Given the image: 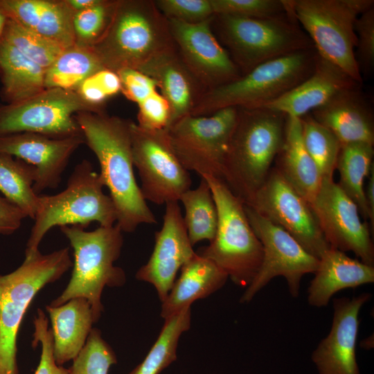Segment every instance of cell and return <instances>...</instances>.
I'll list each match as a JSON object with an SVG mask.
<instances>
[{"instance_id":"6da1fadb","label":"cell","mask_w":374,"mask_h":374,"mask_svg":"<svg viewBox=\"0 0 374 374\" xmlns=\"http://www.w3.org/2000/svg\"><path fill=\"white\" fill-rule=\"evenodd\" d=\"M75 118L100 163L99 174L115 206L116 224L123 232L132 233L140 224L157 223L134 176L132 121L103 112H82Z\"/></svg>"},{"instance_id":"7a4b0ae2","label":"cell","mask_w":374,"mask_h":374,"mask_svg":"<svg viewBox=\"0 0 374 374\" xmlns=\"http://www.w3.org/2000/svg\"><path fill=\"white\" fill-rule=\"evenodd\" d=\"M237 109L222 180L248 204L265 183L281 148L286 116L263 107Z\"/></svg>"},{"instance_id":"3957f363","label":"cell","mask_w":374,"mask_h":374,"mask_svg":"<svg viewBox=\"0 0 374 374\" xmlns=\"http://www.w3.org/2000/svg\"><path fill=\"white\" fill-rule=\"evenodd\" d=\"M60 229L73 249L74 264L67 286L49 305L57 307L71 299L84 298L91 305L96 323L104 309L101 302L104 288L119 287L126 283L124 270L114 265L121 253L123 231L116 224L99 226L91 231L80 225Z\"/></svg>"},{"instance_id":"277c9868","label":"cell","mask_w":374,"mask_h":374,"mask_svg":"<svg viewBox=\"0 0 374 374\" xmlns=\"http://www.w3.org/2000/svg\"><path fill=\"white\" fill-rule=\"evenodd\" d=\"M175 46L168 20L154 1H117L110 22L93 46L105 69H137L157 53Z\"/></svg>"},{"instance_id":"5b68a950","label":"cell","mask_w":374,"mask_h":374,"mask_svg":"<svg viewBox=\"0 0 374 374\" xmlns=\"http://www.w3.org/2000/svg\"><path fill=\"white\" fill-rule=\"evenodd\" d=\"M99 173L84 159L71 174L66 188L53 195H39V206L27 241L25 255L37 250L44 235L55 226L80 225L92 222L100 226L116 223V213Z\"/></svg>"},{"instance_id":"8992f818","label":"cell","mask_w":374,"mask_h":374,"mask_svg":"<svg viewBox=\"0 0 374 374\" xmlns=\"http://www.w3.org/2000/svg\"><path fill=\"white\" fill-rule=\"evenodd\" d=\"M212 24L241 75L267 62L314 48L287 10L268 18L215 15Z\"/></svg>"},{"instance_id":"52a82bcc","label":"cell","mask_w":374,"mask_h":374,"mask_svg":"<svg viewBox=\"0 0 374 374\" xmlns=\"http://www.w3.org/2000/svg\"><path fill=\"white\" fill-rule=\"evenodd\" d=\"M315 48L263 63L224 84L203 92L190 115L208 116L226 107H260L308 78L315 68Z\"/></svg>"},{"instance_id":"ba28073f","label":"cell","mask_w":374,"mask_h":374,"mask_svg":"<svg viewBox=\"0 0 374 374\" xmlns=\"http://www.w3.org/2000/svg\"><path fill=\"white\" fill-rule=\"evenodd\" d=\"M72 265L69 248L48 254L37 250L25 255L14 271L0 275V374H19L17 337L23 317L37 292Z\"/></svg>"},{"instance_id":"9c48e42d","label":"cell","mask_w":374,"mask_h":374,"mask_svg":"<svg viewBox=\"0 0 374 374\" xmlns=\"http://www.w3.org/2000/svg\"><path fill=\"white\" fill-rule=\"evenodd\" d=\"M217 211L216 233L197 254L211 260L237 285L247 287L256 276L262 246L246 214L244 204L220 179L205 176Z\"/></svg>"},{"instance_id":"30bf717a","label":"cell","mask_w":374,"mask_h":374,"mask_svg":"<svg viewBox=\"0 0 374 374\" xmlns=\"http://www.w3.org/2000/svg\"><path fill=\"white\" fill-rule=\"evenodd\" d=\"M287 10L310 38L317 53L362 84L355 54V24L373 0H285Z\"/></svg>"},{"instance_id":"8fae6325","label":"cell","mask_w":374,"mask_h":374,"mask_svg":"<svg viewBox=\"0 0 374 374\" xmlns=\"http://www.w3.org/2000/svg\"><path fill=\"white\" fill-rule=\"evenodd\" d=\"M237 114V108L226 107L208 116L188 115L166 129L175 155L188 172L222 179Z\"/></svg>"},{"instance_id":"7c38bea8","label":"cell","mask_w":374,"mask_h":374,"mask_svg":"<svg viewBox=\"0 0 374 374\" xmlns=\"http://www.w3.org/2000/svg\"><path fill=\"white\" fill-rule=\"evenodd\" d=\"M82 112H101L75 91L45 89L24 100L0 108V136L31 132L63 139L82 135L75 118Z\"/></svg>"},{"instance_id":"4fadbf2b","label":"cell","mask_w":374,"mask_h":374,"mask_svg":"<svg viewBox=\"0 0 374 374\" xmlns=\"http://www.w3.org/2000/svg\"><path fill=\"white\" fill-rule=\"evenodd\" d=\"M248 220L260 241L263 256L260 269L240 297V302H250L273 278H285L290 294L297 298L303 276L314 274L319 259L308 253L290 234L244 204Z\"/></svg>"},{"instance_id":"5bb4252c","label":"cell","mask_w":374,"mask_h":374,"mask_svg":"<svg viewBox=\"0 0 374 374\" xmlns=\"http://www.w3.org/2000/svg\"><path fill=\"white\" fill-rule=\"evenodd\" d=\"M130 132L134 166L144 199L158 205L179 202L192 181L175 155L166 129L147 130L132 121Z\"/></svg>"},{"instance_id":"9a60e30c","label":"cell","mask_w":374,"mask_h":374,"mask_svg":"<svg viewBox=\"0 0 374 374\" xmlns=\"http://www.w3.org/2000/svg\"><path fill=\"white\" fill-rule=\"evenodd\" d=\"M245 204L283 228L318 259L330 248L310 203L275 168L271 169L251 202Z\"/></svg>"},{"instance_id":"2e32d148","label":"cell","mask_w":374,"mask_h":374,"mask_svg":"<svg viewBox=\"0 0 374 374\" xmlns=\"http://www.w3.org/2000/svg\"><path fill=\"white\" fill-rule=\"evenodd\" d=\"M310 206L331 248L352 251L364 263L374 266L370 230L361 220L357 204L333 179H323Z\"/></svg>"},{"instance_id":"e0dca14e","label":"cell","mask_w":374,"mask_h":374,"mask_svg":"<svg viewBox=\"0 0 374 374\" xmlns=\"http://www.w3.org/2000/svg\"><path fill=\"white\" fill-rule=\"evenodd\" d=\"M213 17L197 24L167 19L179 54L205 91L241 75L225 48L215 36L212 28Z\"/></svg>"},{"instance_id":"ac0fdd59","label":"cell","mask_w":374,"mask_h":374,"mask_svg":"<svg viewBox=\"0 0 374 374\" xmlns=\"http://www.w3.org/2000/svg\"><path fill=\"white\" fill-rule=\"evenodd\" d=\"M193 247L178 202L166 203L162 227L154 234L153 251L136 278L152 284L163 301L178 271L195 255Z\"/></svg>"},{"instance_id":"d6986e66","label":"cell","mask_w":374,"mask_h":374,"mask_svg":"<svg viewBox=\"0 0 374 374\" xmlns=\"http://www.w3.org/2000/svg\"><path fill=\"white\" fill-rule=\"evenodd\" d=\"M371 299V293L363 292L333 299L330 330L311 356L319 374H360L356 357L359 316Z\"/></svg>"},{"instance_id":"ffe728a7","label":"cell","mask_w":374,"mask_h":374,"mask_svg":"<svg viewBox=\"0 0 374 374\" xmlns=\"http://www.w3.org/2000/svg\"><path fill=\"white\" fill-rule=\"evenodd\" d=\"M84 142L83 135L63 139L22 132L0 136V154L11 155L35 169L33 190L39 195L57 188L70 157Z\"/></svg>"},{"instance_id":"44dd1931","label":"cell","mask_w":374,"mask_h":374,"mask_svg":"<svg viewBox=\"0 0 374 374\" xmlns=\"http://www.w3.org/2000/svg\"><path fill=\"white\" fill-rule=\"evenodd\" d=\"M137 70L154 82L168 101L170 108L169 126L190 115L205 91L183 62L175 45L154 55Z\"/></svg>"},{"instance_id":"7402d4cb","label":"cell","mask_w":374,"mask_h":374,"mask_svg":"<svg viewBox=\"0 0 374 374\" xmlns=\"http://www.w3.org/2000/svg\"><path fill=\"white\" fill-rule=\"evenodd\" d=\"M361 84L317 53L312 73L299 84L263 107L301 118L323 105L340 91Z\"/></svg>"},{"instance_id":"603a6c76","label":"cell","mask_w":374,"mask_h":374,"mask_svg":"<svg viewBox=\"0 0 374 374\" xmlns=\"http://www.w3.org/2000/svg\"><path fill=\"white\" fill-rule=\"evenodd\" d=\"M360 86L343 90L311 115L329 129L341 145L363 142L374 144V123L371 107Z\"/></svg>"},{"instance_id":"cb8c5ba5","label":"cell","mask_w":374,"mask_h":374,"mask_svg":"<svg viewBox=\"0 0 374 374\" xmlns=\"http://www.w3.org/2000/svg\"><path fill=\"white\" fill-rule=\"evenodd\" d=\"M0 10L8 18L64 49L75 44L73 28L75 12L65 1L0 0Z\"/></svg>"},{"instance_id":"d4e9b609","label":"cell","mask_w":374,"mask_h":374,"mask_svg":"<svg viewBox=\"0 0 374 374\" xmlns=\"http://www.w3.org/2000/svg\"><path fill=\"white\" fill-rule=\"evenodd\" d=\"M314 274L308 289V302L311 306L321 308L328 305L339 291L373 283L374 266L330 247L319 258Z\"/></svg>"},{"instance_id":"484cf974","label":"cell","mask_w":374,"mask_h":374,"mask_svg":"<svg viewBox=\"0 0 374 374\" xmlns=\"http://www.w3.org/2000/svg\"><path fill=\"white\" fill-rule=\"evenodd\" d=\"M275 160L274 168L310 204L323 178L304 146L300 118L286 116L283 142Z\"/></svg>"},{"instance_id":"4316f807","label":"cell","mask_w":374,"mask_h":374,"mask_svg":"<svg viewBox=\"0 0 374 374\" xmlns=\"http://www.w3.org/2000/svg\"><path fill=\"white\" fill-rule=\"evenodd\" d=\"M228 278L215 262L196 253L182 266L179 277L161 302V317L169 319L194 301L208 297L221 289Z\"/></svg>"},{"instance_id":"83f0119b","label":"cell","mask_w":374,"mask_h":374,"mask_svg":"<svg viewBox=\"0 0 374 374\" xmlns=\"http://www.w3.org/2000/svg\"><path fill=\"white\" fill-rule=\"evenodd\" d=\"M53 337V356L62 366L73 360L84 346L94 322L89 301L82 297L71 299L57 307L46 305Z\"/></svg>"},{"instance_id":"f1b7e54d","label":"cell","mask_w":374,"mask_h":374,"mask_svg":"<svg viewBox=\"0 0 374 374\" xmlns=\"http://www.w3.org/2000/svg\"><path fill=\"white\" fill-rule=\"evenodd\" d=\"M46 69L3 39L0 41L2 93L8 104L28 99L45 89Z\"/></svg>"},{"instance_id":"f546056e","label":"cell","mask_w":374,"mask_h":374,"mask_svg":"<svg viewBox=\"0 0 374 374\" xmlns=\"http://www.w3.org/2000/svg\"><path fill=\"white\" fill-rule=\"evenodd\" d=\"M373 145L355 142L341 145L337 168L340 175L338 184L357 204L364 219L371 220L366 204L364 182L373 166Z\"/></svg>"},{"instance_id":"4dcf8cb0","label":"cell","mask_w":374,"mask_h":374,"mask_svg":"<svg viewBox=\"0 0 374 374\" xmlns=\"http://www.w3.org/2000/svg\"><path fill=\"white\" fill-rule=\"evenodd\" d=\"M103 69L92 46L75 44L65 49L46 70L45 89L76 91L84 80Z\"/></svg>"},{"instance_id":"1f68e13d","label":"cell","mask_w":374,"mask_h":374,"mask_svg":"<svg viewBox=\"0 0 374 374\" xmlns=\"http://www.w3.org/2000/svg\"><path fill=\"white\" fill-rule=\"evenodd\" d=\"M35 168L9 154H0V192L34 220L39 206V195L33 190Z\"/></svg>"},{"instance_id":"d6a6232c","label":"cell","mask_w":374,"mask_h":374,"mask_svg":"<svg viewBox=\"0 0 374 374\" xmlns=\"http://www.w3.org/2000/svg\"><path fill=\"white\" fill-rule=\"evenodd\" d=\"M179 201L184 207L183 217L192 245L202 240L211 242L216 233L218 215L207 181L201 177L198 186L186 190Z\"/></svg>"},{"instance_id":"836d02e7","label":"cell","mask_w":374,"mask_h":374,"mask_svg":"<svg viewBox=\"0 0 374 374\" xmlns=\"http://www.w3.org/2000/svg\"><path fill=\"white\" fill-rule=\"evenodd\" d=\"M190 306L164 320V325L150 351L128 374H159L177 358L181 335L190 327Z\"/></svg>"},{"instance_id":"e575fe53","label":"cell","mask_w":374,"mask_h":374,"mask_svg":"<svg viewBox=\"0 0 374 374\" xmlns=\"http://www.w3.org/2000/svg\"><path fill=\"white\" fill-rule=\"evenodd\" d=\"M304 146L323 179H333L341 144L337 136L310 113L300 118Z\"/></svg>"},{"instance_id":"d590c367","label":"cell","mask_w":374,"mask_h":374,"mask_svg":"<svg viewBox=\"0 0 374 374\" xmlns=\"http://www.w3.org/2000/svg\"><path fill=\"white\" fill-rule=\"evenodd\" d=\"M1 38L46 70L65 50L55 42L8 17Z\"/></svg>"},{"instance_id":"8d00e7d4","label":"cell","mask_w":374,"mask_h":374,"mask_svg":"<svg viewBox=\"0 0 374 374\" xmlns=\"http://www.w3.org/2000/svg\"><path fill=\"white\" fill-rule=\"evenodd\" d=\"M117 363L115 352L102 337L98 328H92L87 342L69 369V374H108Z\"/></svg>"},{"instance_id":"74e56055","label":"cell","mask_w":374,"mask_h":374,"mask_svg":"<svg viewBox=\"0 0 374 374\" xmlns=\"http://www.w3.org/2000/svg\"><path fill=\"white\" fill-rule=\"evenodd\" d=\"M117 1H99L96 4L75 12L73 28L75 44L91 46L105 33Z\"/></svg>"},{"instance_id":"f35d334b","label":"cell","mask_w":374,"mask_h":374,"mask_svg":"<svg viewBox=\"0 0 374 374\" xmlns=\"http://www.w3.org/2000/svg\"><path fill=\"white\" fill-rule=\"evenodd\" d=\"M215 15L268 18L286 12L285 0H211Z\"/></svg>"},{"instance_id":"ab89813d","label":"cell","mask_w":374,"mask_h":374,"mask_svg":"<svg viewBox=\"0 0 374 374\" xmlns=\"http://www.w3.org/2000/svg\"><path fill=\"white\" fill-rule=\"evenodd\" d=\"M154 1L166 19L187 24H197L215 15L211 0H156Z\"/></svg>"},{"instance_id":"60d3db41","label":"cell","mask_w":374,"mask_h":374,"mask_svg":"<svg viewBox=\"0 0 374 374\" xmlns=\"http://www.w3.org/2000/svg\"><path fill=\"white\" fill-rule=\"evenodd\" d=\"M357 36L355 58L362 75L369 74L374 66V6L357 18L355 24Z\"/></svg>"},{"instance_id":"b9f144b4","label":"cell","mask_w":374,"mask_h":374,"mask_svg":"<svg viewBox=\"0 0 374 374\" xmlns=\"http://www.w3.org/2000/svg\"><path fill=\"white\" fill-rule=\"evenodd\" d=\"M33 323V346L35 347L39 342L42 345L40 360L35 374H69V369L58 366L55 361L52 330L48 329V319L42 310H37Z\"/></svg>"},{"instance_id":"7bdbcfd3","label":"cell","mask_w":374,"mask_h":374,"mask_svg":"<svg viewBox=\"0 0 374 374\" xmlns=\"http://www.w3.org/2000/svg\"><path fill=\"white\" fill-rule=\"evenodd\" d=\"M138 123L152 130L166 129L170 121V108L168 101L157 91L138 105Z\"/></svg>"},{"instance_id":"ee69618b","label":"cell","mask_w":374,"mask_h":374,"mask_svg":"<svg viewBox=\"0 0 374 374\" xmlns=\"http://www.w3.org/2000/svg\"><path fill=\"white\" fill-rule=\"evenodd\" d=\"M121 82V91L131 101L140 104L157 91L154 82L136 69L124 68L116 72Z\"/></svg>"},{"instance_id":"f6af8a7d","label":"cell","mask_w":374,"mask_h":374,"mask_svg":"<svg viewBox=\"0 0 374 374\" xmlns=\"http://www.w3.org/2000/svg\"><path fill=\"white\" fill-rule=\"evenodd\" d=\"M26 217L23 211L4 197L0 196V235L15 232Z\"/></svg>"},{"instance_id":"bcb514c9","label":"cell","mask_w":374,"mask_h":374,"mask_svg":"<svg viewBox=\"0 0 374 374\" xmlns=\"http://www.w3.org/2000/svg\"><path fill=\"white\" fill-rule=\"evenodd\" d=\"M75 91L84 101L95 107L108 98L93 75L84 80Z\"/></svg>"},{"instance_id":"7dc6e473","label":"cell","mask_w":374,"mask_h":374,"mask_svg":"<svg viewBox=\"0 0 374 374\" xmlns=\"http://www.w3.org/2000/svg\"><path fill=\"white\" fill-rule=\"evenodd\" d=\"M93 76L108 98L121 91V80L116 72L103 69L93 74Z\"/></svg>"},{"instance_id":"c3c4849f","label":"cell","mask_w":374,"mask_h":374,"mask_svg":"<svg viewBox=\"0 0 374 374\" xmlns=\"http://www.w3.org/2000/svg\"><path fill=\"white\" fill-rule=\"evenodd\" d=\"M367 186L364 188L366 204L371 215V224L372 229L374 226V165L371 169Z\"/></svg>"},{"instance_id":"681fc988","label":"cell","mask_w":374,"mask_h":374,"mask_svg":"<svg viewBox=\"0 0 374 374\" xmlns=\"http://www.w3.org/2000/svg\"><path fill=\"white\" fill-rule=\"evenodd\" d=\"M100 0H67L65 1L68 6L75 12L89 8L97 3Z\"/></svg>"},{"instance_id":"f907efd6","label":"cell","mask_w":374,"mask_h":374,"mask_svg":"<svg viewBox=\"0 0 374 374\" xmlns=\"http://www.w3.org/2000/svg\"><path fill=\"white\" fill-rule=\"evenodd\" d=\"M7 20V17L6 15L0 10V41L2 37V35L5 28L6 23Z\"/></svg>"},{"instance_id":"816d5d0a","label":"cell","mask_w":374,"mask_h":374,"mask_svg":"<svg viewBox=\"0 0 374 374\" xmlns=\"http://www.w3.org/2000/svg\"><path fill=\"white\" fill-rule=\"evenodd\" d=\"M371 343V337H368L367 339H365L363 341L362 344L364 345L363 346L364 348L368 349V348H371V347H372Z\"/></svg>"}]
</instances>
